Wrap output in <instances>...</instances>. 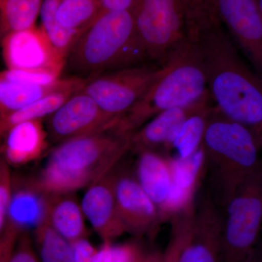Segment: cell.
<instances>
[{
	"label": "cell",
	"mask_w": 262,
	"mask_h": 262,
	"mask_svg": "<svg viewBox=\"0 0 262 262\" xmlns=\"http://www.w3.org/2000/svg\"><path fill=\"white\" fill-rule=\"evenodd\" d=\"M9 70L50 72L61 76L67 59L55 49L41 27L11 33L0 43Z\"/></svg>",
	"instance_id": "obj_11"
},
{
	"label": "cell",
	"mask_w": 262,
	"mask_h": 262,
	"mask_svg": "<svg viewBox=\"0 0 262 262\" xmlns=\"http://www.w3.org/2000/svg\"><path fill=\"white\" fill-rule=\"evenodd\" d=\"M47 214L46 196L29 187L12 196L8 219L22 229L35 228L46 220Z\"/></svg>",
	"instance_id": "obj_22"
},
{
	"label": "cell",
	"mask_w": 262,
	"mask_h": 262,
	"mask_svg": "<svg viewBox=\"0 0 262 262\" xmlns=\"http://www.w3.org/2000/svg\"><path fill=\"white\" fill-rule=\"evenodd\" d=\"M46 196V219L53 229L71 244L86 238L83 211L73 194Z\"/></svg>",
	"instance_id": "obj_20"
},
{
	"label": "cell",
	"mask_w": 262,
	"mask_h": 262,
	"mask_svg": "<svg viewBox=\"0 0 262 262\" xmlns=\"http://www.w3.org/2000/svg\"><path fill=\"white\" fill-rule=\"evenodd\" d=\"M118 170L116 165L90 184L81 203L84 217L103 244L113 243L125 233L117 212L115 182Z\"/></svg>",
	"instance_id": "obj_14"
},
{
	"label": "cell",
	"mask_w": 262,
	"mask_h": 262,
	"mask_svg": "<svg viewBox=\"0 0 262 262\" xmlns=\"http://www.w3.org/2000/svg\"><path fill=\"white\" fill-rule=\"evenodd\" d=\"M135 177L159 211L171 189V170L168 158L156 151L139 152Z\"/></svg>",
	"instance_id": "obj_19"
},
{
	"label": "cell",
	"mask_w": 262,
	"mask_h": 262,
	"mask_svg": "<svg viewBox=\"0 0 262 262\" xmlns=\"http://www.w3.org/2000/svg\"><path fill=\"white\" fill-rule=\"evenodd\" d=\"M210 195L224 210L261 163L252 134L222 115L213 106L201 144Z\"/></svg>",
	"instance_id": "obj_3"
},
{
	"label": "cell",
	"mask_w": 262,
	"mask_h": 262,
	"mask_svg": "<svg viewBox=\"0 0 262 262\" xmlns=\"http://www.w3.org/2000/svg\"><path fill=\"white\" fill-rule=\"evenodd\" d=\"M258 8H259L260 12L262 15V0H257Z\"/></svg>",
	"instance_id": "obj_38"
},
{
	"label": "cell",
	"mask_w": 262,
	"mask_h": 262,
	"mask_svg": "<svg viewBox=\"0 0 262 262\" xmlns=\"http://www.w3.org/2000/svg\"><path fill=\"white\" fill-rule=\"evenodd\" d=\"M215 108L246 127L262 149V79L239 56L223 24L210 16L188 27Z\"/></svg>",
	"instance_id": "obj_1"
},
{
	"label": "cell",
	"mask_w": 262,
	"mask_h": 262,
	"mask_svg": "<svg viewBox=\"0 0 262 262\" xmlns=\"http://www.w3.org/2000/svg\"><path fill=\"white\" fill-rule=\"evenodd\" d=\"M213 108V103L207 90L179 127L168 151L173 150L176 153L174 156L180 158L194 154L201 146Z\"/></svg>",
	"instance_id": "obj_21"
},
{
	"label": "cell",
	"mask_w": 262,
	"mask_h": 262,
	"mask_svg": "<svg viewBox=\"0 0 262 262\" xmlns=\"http://www.w3.org/2000/svg\"><path fill=\"white\" fill-rule=\"evenodd\" d=\"M165 65H139L86 79L82 91L114 120H118L168 71Z\"/></svg>",
	"instance_id": "obj_9"
},
{
	"label": "cell",
	"mask_w": 262,
	"mask_h": 262,
	"mask_svg": "<svg viewBox=\"0 0 262 262\" xmlns=\"http://www.w3.org/2000/svg\"><path fill=\"white\" fill-rule=\"evenodd\" d=\"M147 62L131 9L101 13L77 39L66 66L89 79Z\"/></svg>",
	"instance_id": "obj_2"
},
{
	"label": "cell",
	"mask_w": 262,
	"mask_h": 262,
	"mask_svg": "<svg viewBox=\"0 0 262 262\" xmlns=\"http://www.w3.org/2000/svg\"><path fill=\"white\" fill-rule=\"evenodd\" d=\"M10 262H40L32 236L27 229L20 232Z\"/></svg>",
	"instance_id": "obj_30"
},
{
	"label": "cell",
	"mask_w": 262,
	"mask_h": 262,
	"mask_svg": "<svg viewBox=\"0 0 262 262\" xmlns=\"http://www.w3.org/2000/svg\"><path fill=\"white\" fill-rule=\"evenodd\" d=\"M32 239L40 262H74L72 244L53 229L47 219L34 228Z\"/></svg>",
	"instance_id": "obj_25"
},
{
	"label": "cell",
	"mask_w": 262,
	"mask_h": 262,
	"mask_svg": "<svg viewBox=\"0 0 262 262\" xmlns=\"http://www.w3.org/2000/svg\"><path fill=\"white\" fill-rule=\"evenodd\" d=\"M133 134L113 126L58 144L47 163L85 179L90 184L116 166L130 150Z\"/></svg>",
	"instance_id": "obj_5"
},
{
	"label": "cell",
	"mask_w": 262,
	"mask_h": 262,
	"mask_svg": "<svg viewBox=\"0 0 262 262\" xmlns=\"http://www.w3.org/2000/svg\"><path fill=\"white\" fill-rule=\"evenodd\" d=\"M74 262H94L98 250L87 239H81L72 244Z\"/></svg>",
	"instance_id": "obj_32"
},
{
	"label": "cell",
	"mask_w": 262,
	"mask_h": 262,
	"mask_svg": "<svg viewBox=\"0 0 262 262\" xmlns=\"http://www.w3.org/2000/svg\"><path fill=\"white\" fill-rule=\"evenodd\" d=\"M169 61L168 71L117 120L119 130L133 134L158 114L192 104L206 92L203 63L190 38L172 53Z\"/></svg>",
	"instance_id": "obj_4"
},
{
	"label": "cell",
	"mask_w": 262,
	"mask_h": 262,
	"mask_svg": "<svg viewBox=\"0 0 262 262\" xmlns=\"http://www.w3.org/2000/svg\"><path fill=\"white\" fill-rule=\"evenodd\" d=\"M44 0H5L0 8V43L11 33L35 27Z\"/></svg>",
	"instance_id": "obj_23"
},
{
	"label": "cell",
	"mask_w": 262,
	"mask_h": 262,
	"mask_svg": "<svg viewBox=\"0 0 262 262\" xmlns=\"http://www.w3.org/2000/svg\"><path fill=\"white\" fill-rule=\"evenodd\" d=\"M131 10L147 61L165 65L187 38L183 0H135Z\"/></svg>",
	"instance_id": "obj_8"
},
{
	"label": "cell",
	"mask_w": 262,
	"mask_h": 262,
	"mask_svg": "<svg viewBox=\"0 0 262 262\" xmlns=\"http://www.w3.org/2000/svg\"><path fill=\"white\" fill-rule=\"evenodd\" d=\"M179 242L177 235L170 232V241L163 253V262H178Z\"/></svg>",
	"instance_id": "obj_35"
},
{
	"label": "cell",
	"mask_w": 262,
	"mask_h": 262,
	"mask_svg": "<svg viewBox=\"0 0 262 262\" xmlns=\"http://www.w3.org/2000/svg\"><path fill=\"white\" fill-rule=\"evenodd\" d=\"M101 13L99 0H61L56 17L64 28L82 34Z\"/></svg>",
	"instance_id": "obj_26"
},
{
	"label": "cell",
	"mask_w": 262,
	"mask_h": 262,
	"mask_svg": "<svg viewBox=\"0 0 262 262\" xmlns=\"http://www.w3.org/2000/svg\"><path fill=\"white\" fill-rule=\"evenodd\" d=\"M222 262H244L262 226V158L224 208Z\"/></svg>",
	"instance_id": "obj_7"
},
{
	"label": "cell",
	"mask_w": 262,
	"mask_h": 262,
	"mask_svg": "<svg viewBox=\"0 0 262 262\" xmlns=\"http://www.w3.org/2000/svg\"><path fill=\"white\" fill-rule=\"evenodd\" d=\"M168 221L178 239V262H222L225 213L209 193Z\"/></svg>",
	"instance_id": "obj_6"
},
{
	"label": "cell",
	"mask_w": 262,
	"mask_h": 262,
	"mask_svg": "<svg viewBox=\"0 0 262 262\" xmlns=\"http://www.w3.org/2000/svg\"><path fill=\"white\" fill-rule=\"evenodd\" d=\"M46 118V127L50 142L56 145L104 130L117 121L106 115L82 90Z\"/></svg>",
	"instance_id": "obj_10"
},
{
	"label": "cell",
	"mask_w": 262,
	"mask_h": 262,
	"mask_svg": "<svg viewBox=\"0 0 262 262\" xmlns=\"http://www.w3.org/2000/svg\"><path fill=\"white\" fill-rule=\"evenodd\" d=\"M117 215L125 233L154 238L162 223L159 211L136 177L118 170L115 182Z\"/></svg>",
	"instance_id": "obj_12"
},
{
	"label": "cell",
	"mask_w": 262,
	"mask_h": 262,
	"mask_svg": "<svg viewBox=\"0 0 262 262\" xmlns=\"http://www.w3.org/2000/svg\"><path fill=\"white\" fill-rule=\"evenodd\" d=\"M186 13L187 26L200 21L208 15L207 14L205 0H183Z\"/></svg>",
	"instance_id": "obj_33"
},
{
	"label": "cell",
	"mask_w": 262,
	"mask_h": 262,
	"mask_svg": "<svg viewBox=\"0 0 262 262\" xmlns=\"http://www.w3.org/2000/svg\"><path fill=\"white\" fill-rule=\"evenodd\" d=\"M78 91H63L51 95L17 111L0 115V145L13 127L29 120L46 118Z\"/></svg>",
	"instance_id": "obj_24"
},
{
	"label": "cell",
	"mask_w": 262,
	"mask_h": 262,
	"mask_svg": "<svg viewBox=\"0 0 262 262\" xmlns=\"http://www.w3.org/2000/svg\"><path fill=\"white\" fill-rule=\"evenodd\" d=\"M50 144L42 119L29 120L7 134L0 145V155L10 166H22L40 158Z\"/></svg>",
	"instance_id": "obj_16"
},
{
	"label": "cell",
	"mask_w": 262,
	"mask_h": 262,
	"mask_svg": "<svg viewBox=\"0 0 262 262\" xmlns=\"http://www.w3.org/2000/svg\"><path fill=\"white\" fill-rule=\"evenodd\" d=\"M12 198V182L10 165L0 155V234L3 232Z\"/></svg>",
	"instance_id": "obj_29"
},
{
	"label": "cell",
	"mask_w": 262,
	"mask_h": 262,
	"mask_svg": "<svg viewBox=\"0 0 262 262\" xmlns=\"http://www.w3.org/2000/svg\"><path fill=\"white\" fill-rule=\"evenodd\" d=\"M23 230L11 221L7 220L5 228L0 234V262H10L19 235Z\"/></svg>",
	"instance_id": "obj_31"
},
{
	"label": "cell",
	"mask_w": 262,
	"mask_h": 262,
	"mask_svg": "<svg viewBox=\"0 0 262 262\" xmlns=\"http://www.w3.org/2000/svg\"><path fill=\"white\" fill-rule=\"evenodd\" d=\"M205 7L207 14L211 18H219L218 13L216 9V0H205Z\"/></svg>",
	"instance_id": "obj_37"
},
{
	"label": "cell",
	"mask_w": 262,
	"mask_h": 262,
	"mask_svg": "<svg viewBox=\"0 0 262 262\" xmlns=\"http://www.w3.org/2000/svg\"><path fill=\"white\" fill-rule=\"evenodd\" d=\"M219 18L262 79V15L257 0H216Z\"/></svg>",
	"instance_id": "obj_13"
},
{
	"label": "cell",
	"mask_w": 262,
	"mask_h": 262,
	"mask_svg": "<svg viewBox=\"0 0 262 262\" xmlns=\"http://www.w3.org/2000/svg\"><path fill=\"white\" fill-rule=\"evenodd\" d=\"M195 102L183 107L170 108L157 116L133 133L130 150L139 154L144 151H168L172 141L186 117L194 108Z\"/></svg>",
	"instance_id": "obj_18"
},
{
	"label": "cell",
	"mask_w": 262,
	"mask_h": 262,
	"mask_svg": "<svg viewBox=\"0 0 262 262\" xmlns=\"http://www.w3.org/2000/svg\"><path fill=\"white\" fill-rule=\"evenodd\" d=\"M85 81L73 76L48 85H34L9 80L0 72V115L17 111L51 95L81 91Z\"/></svg>",
	"instance_id": "obj_17"
},
{
	"label": "cell",
	"mask_w": 262,
	"mask_h": 262,
	"mask_svg": "<svg viewBox=\"0 0 262 262\" xmlns=\"http://www.w3.org/2000/svg\"><path fill=\"white\" fill-rule=\"evenodd\" d=\"M94 262H163V253L137 241L117 245L108 243L98 250Z\"/></svg>",
	"instance_id": "obj_28"
},
{
	"label": "cell",
	"mask_w": 262,
	"mask_h": 262,
	"mask_svg": "<svg viewBox=\"0 0 262 262\" xmlns=\"http://www.w3.org/2000/svg\"><path fill=\"white\" fill-rule=\"evenodd\" d=\"M61 0H44L41 8L40 27L52 46L66 59L74 45L81 35L80 33L64 28L58 21L56 10Z\"/></svg>",
	"instance_id": "obj_27"
},
{
	"label": "cell",
	"mask_w": 262,
	"mask_h": 262,
	"mask_svg": "<svg viewBox=\"0 0 262 262\" xmlns=\"http://www.w3.org/2000/svg\"><path fill=\"white\" fill-rule=\"evenodd\" d=\"M5 0H0V8H1L2 5H3V3H4Z\"/></svg>",
	"instance_id": "obj_39"
},
{
	"label": "cell",
	"mask_w": 262,
	"mask_h": 262,
	"mask_svg": "<svg viewBox=\"0 0 262 262\" xmlns=\"http://www.w3.org/2000/svg\"><path fill=\"white\" fill-rule=\"evenodd\" d=\"M135 0H99L101 13L131 9Z\"/></svg>",
	"instance_id": "obj_34"
},
{
	"label": "cell",
	"mask_w": 262,
	"mask_h": 262,
	"mask_svg": "<svg viewBox=\"0 0 262 262\" xmlns=\"http://www.w3.org/2000/svg\"><path fill=\"white\" fill-rule=\"evenodd\" d=\"M244 262H262V242L256 244Z\"/></svg>",
	"instance_id": "obj_36"
},
{
	"label": "cell",
	"mask_w": 262,
	"mask_h": 262,
	"mask_svg": "<svg viewBox=\"0 0 262 262\" xmlns=\"http://www.w3.org/2000/svg\"><path fill=\"white\" fill-rule=\"evenodd\" d=\"M168 158L172 185L168 199L159 210L162 223L195 202L198 187L205 175L206 158L202 146L187 158Z\"/></svg>",
	"instance_id": "obj_15"
}]
</instances>
